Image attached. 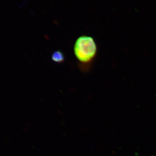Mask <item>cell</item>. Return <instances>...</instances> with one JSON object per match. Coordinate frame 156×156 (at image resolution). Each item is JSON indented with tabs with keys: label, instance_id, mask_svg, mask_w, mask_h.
Segmentation results:
<instances>
[{
	"label": "cell",
	"instance_id": "obj_1",
	"mask_svg": "<svg viewBox=\"0 0 156 156\" xmlns=\"http://www.w3.org/2000/svg\"><path fill=\"white\" fill-rule=\"evenodd\" d=\"M74 52L81 62H90L97 52L96 43L92 37L82 36L77 39L74 46Z\"/></svg>",
	"mask_w": 156,
	"mask_h": 156
},
{
	"label": "cell",
	"instance_id": "obj_2",
	"mask_svg": "<svg viewBox=\"0 0 156 156\" xmlns=\"http://www.w3.org/2000/svg\"><path fill=\"white\" fill-rule=\"evenodd\" d=\"M52 59L53 62L56 63H62L65 60L64 54L60 50H57L52 54Z\"/></svg>",
	"mask_w": 156,
	"mask_h": 156
}]
</instances>
